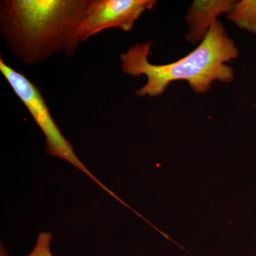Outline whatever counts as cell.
Returning <instances> with one entry per match:
<instances>
[{
    "mask_svg": "<svg viewBox=\"0 0 256 256\" xmlns=\"http://www.w3.org/2000/svg\"><path fill=\"white\" fill-rule=\"evenodd\" d=\"M236 1L233 0H202L194 1L188 10L186 20L188 32L186 38L195 44L204 40L218 15L232 12Z\"/></svg>",
    "mask_w": 256,
    "mask_h": 256,
    "instance_id": "5b68a950",
    "label": "cell"
},
{
    "mask_svg": "<svg viewBox=\"0 0 256 256\" xmlns=\"http://www.w3.org/2000/svg\"><path fill=\"white\" fill-rule=\"evenodd\" d=\"M52 235L47 232H41L38 234V238L34 248L31 254L28 256H53L50 252V242H52ZM1 256H6L2 252Z\"/></svg>",
    "mask_w": 256,
    "mask_h": 256,
    "instance_id": "52a82bcc",
    "label": "cell"
},
{
    "mask_svg": "<svg viewBox=\"0 0 256 256\" xmlns=\"http://www.w3.org/2000/svg\"><path fill=\"white\" fill-rule=\"evenodd\" d=\"M154 0H92L78 36L84 42L104 30L118 28L130 32L146 10L154 8Z\"/></svg>",
    "mask_w": 256,
    "mask_h": 256,
    "instance_id": "277c9868",
    "label": "cell"
},
{
    "mask_svg": "<svg viewBox=\"0 0 256 256\" xmlns=\"http://www.w3.org/2000/svg\"><path fill=\"white\" fill-rule=\"evenodd\" d=\"M151 44L150 42L137 44L120 56L124 74L148 77V82L136 92L137 96L162 95L172 82L178 80H186L196 94H203L212 88V84L216 80L230 82L234 80V69L226 63L238 58V50L218 20L196 50L174 63H150Z\"/></svg>",
    "mask_w": 256,
    "mask_h": 256,
    "instance_id": "7a4b0ae2",
    "label": "cell"
},
{
    "mask_svg": "<svg viewBox=\"0 0 256 256\" xmlns=\"http://www.w3.org/2000/svg\"><path fill=\"white\" fill-rule=\"evenodd\" d=\"M92 0H4L0 32L23 64L35 66L56 54L72 56L82 43L79 26Z\"/></svg>",
    "mask_w": 256,
    "mask_h": 256,
    "instance_id": "6da1fadb",
    "label": "cell"
},
{
    "mask_svg": "<svg viewBox=\"0 0 256 256\" xmlns=\"http://www.w3.org/2000/svg\"><path fill=\"white\" fill-rule=\"evenodd\" d=\"M228 18L239 28L256 34V1L237 2L235 8L228 14Z\"/></svg>",
    "mask_w": 256,
    "mask_h": 256,
    "instance_id": "8992f818",
    "label": "cell"
},
{
    "mask_svg": "<svg viewBox=\"0 0 256 256\" xmlns=\"http://www.w3.org/2000/svg\"><path fill=\"white\" fill-rule=\"evenodd\" d=\"M0 70L45 134L46 152L50 156L60 158L74 165L94 180L108 194L124 204V202L121 198L101 183L100 180H98L78 159L74 152L73 146L62 134L60 128L52 118L50 109L38 88L22 74L5 63L2 58H0Z\"/></svg>",
    "mask_w": 256,
    "mask_h": 256,
    "instance_id": "3957f363",
    "label": "cell"
}]
</instances>
